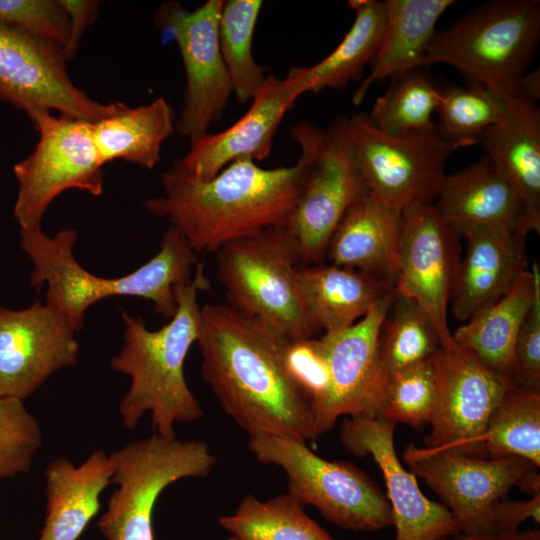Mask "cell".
Listing matches in <instances>:
<instances>
[{
  "label": "cell",
  "mask_w": 540,
  "mask_h": 540,
  "mask_svg": "<svg viewBox=\"0 0 540 540\" xmlns=\"http://www.w3.org/2000/svg\"><path fill=\"white\" fill-rule=\"evenodd\" d=\"M290 134L306 146L310 157L284 228L298 263L320 264L341 218L365 189L348 133V117L335 118L326 129L300 122Z\"/></svg>",
  "instance_id": "7"
},
{
  "label": "cell",
  "mask_w": 540,
  "mask_h": 540,
  "mask_svg": "<svg viewBox=\"0 0 540 540\" xmlns=\"http://www.w3.org/2000/svg\"><path fill=\"white\" fill-rule=\"evenodd\" d=\"M510 379L516 386L540 388V286L515 341Z\"/></svg>",
  "instance_id": "42"
},
{
  "label": "cell",
  "mask_w": 540,
  "mask_h": 540,
  "mask_svg": "<svg viewBox=\"0 0 540 540\" xmlns=\"http://www.w3.org/2000/svg\"><path fill=\"white\" fill-rule=\"evenodd\" d=\"M401 219V210L364 191L341 218L325 259L394 286Z\"/></svg>",
  "instance_id": "23"
},
{
  "label": "cell",
  "mask_w": 540,
  "mask_h": 540,
  "mask_svg": "<svg viewBox=\"0 0 540 540\" xmlns=\"http://www.w3.org/2000/svg\"><path fill=\"white\" fill-rule=\"evenodd\" d=\"M403 458L410 471L424 480L452 514L460 533H495L491 518L493 502L532 469L518 456L486 458L447 449L406 446Z\"/></svg>",
  "instance_id": "13"
},
{
  "label": "cell",
  "mask_w": 540,
  "mask_h": 540,
  "mask_svg": "<svg viewBox=\"0 0 540 540\" xmlns=\"http://www.w3.org/2000/svg\"><path fill=\"white\" fill-rule=\"evenodd\" d=\"M491 518L494 532H513L519 526L532 519L540 522V492L531 495L528 500H509L501 498L491 506Z\"/></svg>",
  "instance_id": "43"
},
{
  "label": "cell",
  "mask_w": 540,
  "mask_h": 540,
  "mask_svg": "<svg viewBox=\"0 0 540 540\" xmlns=\"http://www.w3.org/2000/svg\"><path fill=\"white\" fill-rule=\"evenodd\" d=\"M507 106L508 98L486 87L447 84L440 87L437 133L456 149L479 144L487 129L505 119Z\"/></svg>",
  "instance_id": "36"
},
{
  "label": "cell",
  "mask_w": 540,
  "mask_h": 540,
  "mask_svg": "<svg viewBox=\"0 0 540 540\" xmlns=\"http://www.w3.org/2000/svg\"><path fill=\"white\" fill-rule=\"evenodd\" d=\"M437 403L431 358L391 373L389 393L378 417L416 429L430 424Z\"/></svg>",
  "instance_id": "38"
},
{
  "label": "cell",
  "mask_w": 540,
  "mask_h": 540,
  "mask_svg": "<svg viewBox=\"0 0 540 540\" xmlns=\"http://www.w3.org/2000/svg\"><path fill=\"white\" fill-rule=\"evenodd\" d=\"M63 50L47 41L0 25V100L28 117L55 110L95 123L119 112L125 103H100L70 79Z\"/></svg>",
  "instance_id": "14"
},
{
  "label": "cell",
  "mask_w": 540,
  "mask_h": 540,
  "mask_svg": "<svg viewBox=\"0 0 540 540\" xmlns=\"http://www.w3.org/2000/svg\"><path fill=\"white\" fill-rule=\"evenodd\" d=\"M284 364L311 400L312 408L325 395L330 381L329 367L319 338L287 340L283 347Z\"/></svg>",
  "instance_id": "41"
},
{
  "label": "cell",
  "mask_w": 540,
  "mask_h": 540,
  "mask_svg": "<svg viewBox=\"0 0 540 540\" xmlns=\"http://www.w3.org/2000/svg\"><path fill=\"white\" fill-rule=\"evenodd\" d=\"M394 291L377 301L357 323L319 338L330 381L325 395L312 408L317 439L329 432L341 416L380 415L391 374L381 359L378 338Z\"/></svg>",
  "instance_id": "11"
},
{
  "label": "cell",
  "mask_w": 540,
  "mask_h": 540,
  "mask_svg": "<svg viewBox=\"0 0 540 540\" xmlns=\"http://www.w3.org/2000/svg\"><path fill=\"white\" fill-rule=\"evenodd\" d=\"M222 4L223 0H208L189 11L168 1L155 14L163 42L176 43L184 65V102L175 129L190 139L207 133L223 115L233 93L218 42Z\"/></svg>",
  "instance_id": "12"
},
{
  "label": "cell",
  "mask_w": 540,
  "mask_h": 540,
  "mask_svg": "<svg viewBox=\"0 0 540 540\" xmlns=\"http://www.w3.org/2000/svg\"><path fill=\"white\" fill-rule=\"evenodd\" d=\"M77 331L46 303L0 308V396L23 400L77 362Z\"/></svg>",
  "instance_id": "18"
},
{
  "label": "cell",
  "mask_w": 540,
  "mask_h": 540,
  "mask_svg": "<svg viewBox=\"0 0 540 540\" xmlns=\"http://www.w3.org/2000/svg\"><path fill=\"white\" fill-rule=\"evenodd\" d=\"M433 205L442 220L457 232L465 226L505 229L527 235L524 204L488 156L445 176Z\"/></svg>",
  "instance_id": "21"
},
{
  "label": "cell",
  "mask_w": 540,
  "mask_h": 540,
  "mask_svg": "<svg viewBox=\"0 0 540 540\" xmlns=\"http://www.w3.org/2000/svg\"><path fill=\"white\" fill-rule=\"evenodd\" d=\"M482 457L518 456L540 466V388L514 385L492 412Z\"/></svg>",
  "instance_id": "33"
},
{
  "label": "cell",
  "mask_w": 540,
  "mask_h": 540,
  "mask_svg": "<svg viewBox=\"0 0 540 540\" xmlns=\"http://www.w3.org/2000/svg\"><path fill=\"white\" fill-rule=\"evenodd\" d=\"M355 18L337 47L310 67H292L302 94L324 89H344L362 81L365 67L372 61L382 38L386 21V2L351 0Z\"/></svg>",
  "instance_id": "30"
},
{
  "label": "cell",
  "mask_w": 540,
  "mask_h": 540,
  "mask_svg": "<svg viewBox=\"0 0 540 540\" xmlns=\"http://www.w3.org/2000/svg\"><path fill=\"white\" fill-rule=\"evenodd\" d=\"M110 455L118 487L98 522L106 540H154L152 515L162 491L178 480L209 475L217 463L206 441L156 433Z\"/></svg>",
  "instance_id": "8"
},
{
  "label": "cell",
  "mask_w": 540,
  "mask_h": 540,
  "mask_svg": "<svg viewBox=\"0 0 540 540\" xmlns=\"http://www.w3.org/2000/svg\"><path fill=\"white\" fill-rule=\"evenodd\" d=\"M396 423L377 416H349L340 428L343 448L356 457L371 456L381 470L391 506L395 540H438L459 532L449 510L427 498L416 476L396 452Z\"/></svg>",
  "instance_id": "17"
},
{
  "label": "cell",
  "mask_w": 540,
  "mask_h": 540,
  "mask_svg": "<svg viewBox=\"0 0 540 540\" xmlns=\"http://www.w3.org/2000/svg\"><path fill=\"white\" fill-rule=\"evenodd\" d=\"M479 144L519 194L530 231L540 232V109L536 102L508 98L505 119L489 129Z\"/></svg>",
  "instance_id": "24"
},
{
  "label": "cell",
  "mask_w": 540,
  "mask_h": 540,
  "mask_svg": "<svg viewBox=\"0 0 540 540\" xmlns=\"http://www.w3.org/2000/svg\"><path fill=\"white\" fill-rule=\"evenodd\" d=\"M539 286V265L533 262L500 299L452 333L453 340L488 368L510 378L515 341Z\"/></svg>",
  "instance_id": "28"
},
{
  "label": "cell",
  "mask_w": 540,
  "mask_h": 540,
  "mask_svg": "<svg viewBox=\"0 0 540 540\" xmlns=\"http://www.w3.org/2000/svg\"><path fill=\"white\" fill-rule=\"evenodd\" d=\"M386 21L379 47L352 96L360 105L376 82L423 68L429 44L436 33L441 15L454 0H386Z\"/></svg>",
  "instance_id": "26"
},
{
  "label": "cell",
  "mask_w": 540,
  "mask_h": 540,
  "mask_svg": "<svg viewBox=\"0 0 540 540\" xmlns=\"http://www.w3.org/2000/svg\"><path fill=\"white\" fill-rule=\"evenodd\" d=\"M519 488L531 495L540 492V474L538 468L528 471L517 483Z\"/></svg>",
  "instance_id": "47"
},
{
  "label": "cell",
  "mask_w": 540,
  "mask_h": 540,
  "mask_svg": "<svg viewBox=\"0 0 540 540\" xmlns=\"http://www.w3.org/2000/svg\"><path fill=\"white\" fill-rule=\"evenodd\" d=\"M286 341L228 303L201 307V374L223 412L248 435L313 441L311 400L284 364Z\"/></svg>",
  "instance_id": "1"
},
{
  "label": "cell",
  "mask_w": 540,
  "mask_h": 540,
  "mask_svg": "<svg viewBox=\"0 0 540 540\" xmlns=\"http://www.w3.org/2000/svg\"><path fill=\"white\" fill-rule=\"evenodd\" d=\"M69 17V39L63 51L67 60L74 57L86 29L95 20L99 2L91 0H60Z\"/></svg>",
  "instance_id": "44"
},
{
  "label": "cell",
  "mask_w": 540,
  "mask_h": 540,
  "mask_svg": "<svg viewBox=\"0 0 540 540\" xmlns=\"http://www.w3.org/2000/svg\"><path fill=\"white\" fill-rule=\"evenodd\" d=\"M218 523L233 540H335L289 493L268 500L247 494Z\"/></svg>",
  "instance_id": "32"
},
{
  "label": "cell",
  "mask_w": 540,
  "mask_h": 540,
  "mask_svg": "<svg viewBox=\"0 0 540 540\" xmlns=\"http://www.w3.org/2000/svg\"><path fill=\"white\" fill-rule=\"evenodd\" d=\"M39 139L33 151L13 170L18 182L14 216L20 230L40 228L51 202L62 192H103L104 174L91 123L41 111L31 117Z\"/></svg>",
  "instance_id": "9"
},
{
  "label": "cell",
  "mask_w": 540,
  "mask_h": 540,
  "mask_svg": "<svg viewBox=\"0 0 540 540\" xmlns=\"http://www.w3.org/2000/svg\"><path fill=\"white\" fill-rule=\"evenodd\" d=\"M20 236L21 248L33 263L31 286L40 288L47 283L46 304L80 330L87 309L112 296L111 279L90 273L75 259V229L66 228L54 236L41 228L20 230Z\"/></svg>",
  "instance_id": "22"
},
{
  "label": "cell",
  "mask_w": 540,
  "mask_h": 540,
  "mask_svg": "<svg viewBox=\"0 0 540 540\" xmlns=\"http://www.w3.org/2000/svg\"><path fill=\"white\" fill-rule=\"evenodd\" d=\"M114 463L102 449L75 466L57 458L45 470L46 517L38 540H78L100 509V496L112 483Z\"/></svg>",
  "instance_id": "25"
},
{
  "label": "cell",
  "mask_w": 540,
  "mask_h": 540,
  "mask_svg": "<svg viewBox=\"0 0 540 540\" xmlns=\"http://www.w3.org/2000/svg\"><path fill=\"white\" fill-rule=\"evenodd\" d=\"M248 438V448L260 463L283 470L287 493L303 506L315 507L327 521L354 532L393 525L386 495L352 463L326 460L289 436L255 433Z\"/></svg>",
  "instance_id": "5"
},
{
  "label": "cell",
  "mask_w": 540,
  "mask_h": 540,
  "mask_svg": "<svg viewBox=\"0 0 540 540\" xmlns=\"http://www.w3.org/2000/svg\"><path fill=\"white\" fill-rule=\"evenodd\" d=\"M302 305L317 330L335 333L362 318L394 286L363 272L336 265L296 267Z\"/></svg>",
  "instance_id": "27"
},
{
  "label": "cell",
  "mask_w": 540,
  "mask_h": 540,
  "mask_svg": "<svg viewBox=\"0 0 540 540\" xmlns=\"http://www.w3.org/2000/svg\"><path fill=\"white\" fill-rule=\"evenodd\" d=\"M423 68L411 70L391 80L369 114V122L390 135H405L435 129L432 115L440 100V86Z\"/></svg>",
  "instance_id": "35"
},
{
  "label": "cell",
  "mask_w": 540,
  "mask_h": 540,
  "mask_svg": "<svg viewBox=\"0 0 540 540\" xmlns=\"http://www.w3.org/2000/svg\"><path fill=\"white\" fill-rule=\"evenodd\" d=\"M431 360L437 403L425 447L482 457L481 438L488 420L514 383L454 340L441 344Z\"/></svg>",
  "instance_id": "15"
},
{
  "label": "cell",
  "mask_w": 540,
  "mask_h": 540,
  "mask_svg": "<svg viewBox=\"0 0 540 540\" xmlns=\"http://www.w3.org/2000/svg\"><path fill=\"white\" fill-rule=\"evenodd\" d=\"M0 25L60 47L69 39V17L60 0H0Z\"/></svg>",
  "instance_id": "40"
},
{
  "label": "cell",
  "mask_w": 540,
  "mask_h": 540,
  "mask_svg": "<svg viewBox=\"0 0 540 540\" xmlns=\"http://www.w3.org/2000/svg\"><path fill=\"white\" fill-rule=\"evenodd\" d=\"M458 236L433 203L402 211L394 289L414 300L431 318L440 345L453 340L447 310L459 267Z\"/></svg>",
  "instance_id": "16"
},
{
  "label": "cell",
  "mask_w": 540,
  "mask_h": 540,
  "mask_svg": "<svg viewBox=\"0 0 540 540\" xmlns=\"http://www.w3.org/2000/svg\"><path fill=\"white\" fill-rule=\"evenodd\" d=\"M196 252L172 226L164 233L158 253L133 272L111 278L112 296L150 300L156 312L171 319L176 311L175 287L192 278Z\"/></svg>",
  "instance_id": "31"
},
{
  "label": "cell",
  "mask_w": 540,
  "mask_h": 540,
  "mask_svg": "<svg viewBox=\"0 0 540 540\" xmlns=\"http://www.w3.org/2000/svg\"><path fill=\"white\" fill-rule=\"evenodd\" d=\"M439 346L429 315L414 300L394 291L378 338L379 353L389 373L430 359Z\"/></svg>",
  "instance_id": "37"
},
{
  "label": "cell",
  "mask_w": 540,
  "mask_h": 540,
  "mask_svg": "<svg viewBox=\"0 0 540 540\" xmlns=\"http://www.w3.org/2000/svg\"><path fill=\"white\" fill-rule=\"evenodd\" d=\"M540 38L539 0H494L478 5L447 28L436 31L424 66L443 63L469 84L503 97L517 84L536 53Z\"/></svg>",
  "instance_id": "4"
},
{
  "label": "cell",
  "mask_w": 540,
  "mask_h": 540,
  "mask_svg": "<svg viewBox=\"0 0 540 540\" xmlns=\"http://www.w3.org/2000/svg\"><path fill=\"white\" fill-rule=\"evenodd\" d=\"M298 145L295 165L265 169L251 158H239L209 180L195 179L174 165L161 175L162 194L143 205L169 220L196 253L217 252L230 242L285 225L310 157L306 146Z\"/></svg>",
  "instance_id": "2"
},
{
  "label": "cell",
  "mask_w": 540,
  "mask_h": 540,
  "mask_svg": "<svg viewBox=\"0 0 540 540\" xmlns=\"http://www.w3.org/2000/svg\"><path fill=\"white\" fill-rule=\"evenodd\" d=\"M209 288L204 263L198 262L192 278L175 287L176 311L160 329L149 330L142 318L122 312L124 344L111 366L131 378L119 404L127 429L135 428L149 411L154 433L173 438L176 423H193L203 416L201 404L186 382L184 362L199 336L198 295Z\"/></svg>",
  "instance_id": "3"
},
{
  "label": "cell",
  "mask_w": 540,
  "mask_h": 540,
  "mask_svg": "<svg viewBox=\"0 0 540 540\" xmlns=\"http://www.w3.org/2000/svg\"><path fill=\"white\" fill-rule=\"evenodd\" d=\"M262 6L261 0H226L220 11L219 49L232 92L241 104L252 100L267 77L252 53L255 26Z\"/></svg>",
  "instance_id": "34"
},
{
  "label": "cell",
  "mask_w": 540,
  "mask_h": 540,
  "mask_svg": "<svg viewBox=\"0 0 540 540\" xmlns=\"http://www.w3.org/2000/svg\"><path fill=\"white\" fill-rule=\"evenodd\" d=\"M216 263L229 305L261 320L285 340L318 332L298 294V260L284 226L224 245L216 252Z\"/></svg>",
  "instance_id": "6"
},
{
  "label": "cell",
  "mask_w": 540,
  "mask_h": 540,
  "mask_svg": "<svg viewBox=\"0 0 540 540\" xmlns=\"http://www.w3.org/2000/svg\"><path fill=\"white\" fill-rule=\"evenodd\" d=\"M438 540H540V530L531 528L526 530L519 529L513 532H496L479 535L457 533Z\"/></svg>",
  "instance_id": "45"
},
{
  "label": "cell",
  "mask_w": 540,
  "mask_h": 540,
  "mask_svg": "<svg viewBox=\"0 0 540 540\" xmlns=\"http://www.w3.org/2000/svg\"><path fill=\"white\" fill-rule=\"evenodd\" d=\"M42 435L23 401L0 396V479L29 472Z\"/></svg>",
  "instance_id": "39"
},
{
  "label": "cell",
  "mask_w": 540,
  "mask_h": 540,
  "mask_svg": "<svg viewBox=\"0 0 540 540\" xmlns=\"http://www.w3.org/2000/svg\"><path fill=\"white\" fill-rule=\"evenodd\" d=\"M301 95L291 69L282 79L267 76L240 119L221 132L191 138L188 152L174 165L195 179L209 180L239 158L266 159L284 115Z\"/></svg>",
  "instance_id": "19"
},
{
  "label": "cell",
  "mask_w": 540,
  "mask_h": 540,
  "mask_svg": "<svg viewBox=\"0 0 540 540\" xmlns=\"http://www.w3.org/2000/svg\"><path fill=\"white\" fill-rule=\"evenodd\" d=\"M348 133L366 192L401 211L433 203L456 149L436 128L405 135L378 130L365 113L348 117Z\"/></svg>",
  "instance_id": "10"
},
{
  "label": "cell",
  "mask_w": 540,
  "mask_h": 540,
  "mask_svg": "<svg viewBox=\"0 0 540 540\" xmlns=\"http://www.w3.org/2000/svg\"><path fill=\"white\" fill-rule=\"evenodd\" d=\"M458 233L466 238L467 250L450 303L454 317L466 322L500 299L527 269V235L484 226H465Z\"/></svg>",
  "instance_id": "20"
},
{
  "label": "cell",
  "mask_w": 540,
  "mask_h": 540,
  "mask_svg": "<svg viewBox=\"0 0 540 540\" xmlns=\"http://www.w3.org/2000/svg\"><path fill=\"white\" fill-rule=\"evenodd\" d=\"M516 95L536 102L540 99V70L539 68L526 72L519 79Z\"/></svg>",
  "instance_id": "46"
},
{
  "label": "cell",
  "mask_w": 540,
  "mask_h": 540,
  "mask_svg": "<svg viewBox=\"0 0 540 540\" xmlns=\"http://www.w3.org/2000/svg\"><path fill=\"white\" fill-rule=\"evenodd\" d=\"M175 127L173 109L162 97L137 107L125 104L114 115L91 123L93 142L103 165L124 160L147 169L160 161L162 144Z\"/></svg>",
  "instance_id": "29"
}]
</instances>
